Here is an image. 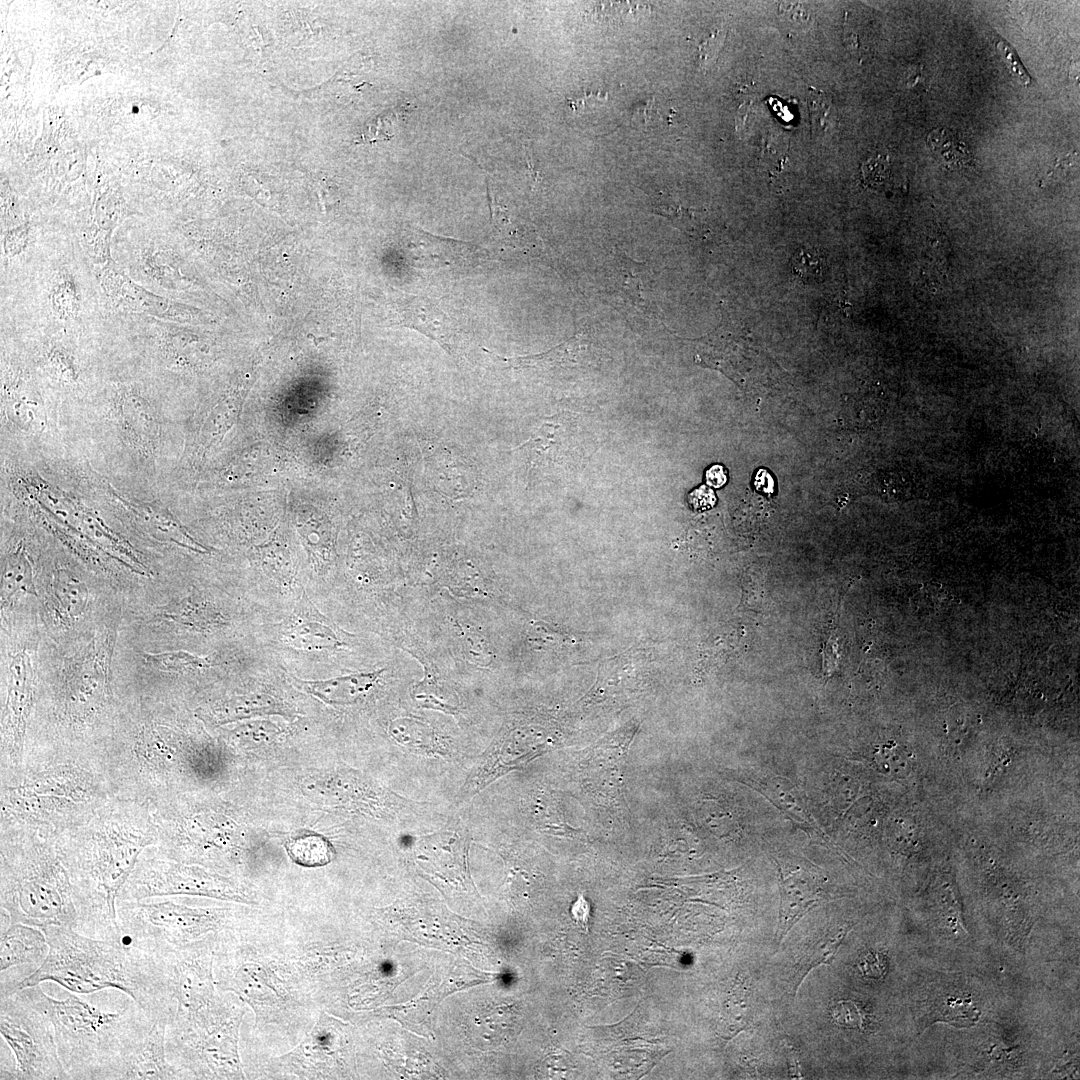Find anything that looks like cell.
Masks as SVG:
<instances>
[{
	"label": "cell",
	"instance_id": "cell-39",
	"mask_svg": "<svg viewBox=\"0 0 1080 1080\" xmlns=\"http://www.w3.org/2000/svg\"><path fill=\"white\" fill-rule=\"evenodd\" d=\"M783 1046L787 1055L789 1074L791 1078H802L800 1064L794 1046L786 1038L783 1040Z\"/></svg>",
	"mask_w": 1080,
	"mask_h": 1080
},
{
	"label": "cell",
	"instance_id": "cell-37",
	"mask_svg": "<svg viewBox=\"0 0 1080 1080\" xmlns=\"http://www.w3.org/2000/svg\"><path fill=\"white\" fill-rule=\"evenodd\" d=\"M26 236V230L9 233L3 244L5 255L9 258L20 255L28 246Z\"/></svg>",
	"mask_w": 1080,
	"mask_h": 1080
},
{
	"label": "cell",
	"instance_id": "cell-26",
	"mask_svg": "<svg viewBox=\"0 0 1080 1080\" xmlns=\"http://www.w3.org/2000/svg\"><path fill=\"white\" fill-rule=\"evenodd\" d=\"M760 791L778 808L787 812L797 821L814 827V820L806 808L797 788L788 779L773 776L763 779L758 784Z\"/></svg>",
	"mask_w": 1080,
	"mask_h": 1080
},
{
	"label": "cell",
	"instance_id": "cell-40",
	"mask_svg": "<svg viewBox=\"0 0 1080 1080\" xmlns=\"http://www.w3.org/2000/svg\"><path fill=\"white\" fill-rule=\"evenodd\" d=\"M706 483L714 488L722 487L727 481V474L721 465H713L705 473Z\"/></svg>",
	"mask_w": 1080,
	"mask_h": 1080
},
{
	"label": "cell",
	"instance_id": "cell-8",
	"mask_svg": "<svg viewBox=\"0 0 1080 1080\" xmlns=\"http://www.w3.org/2000/svg\"><path fill=\"white\" fill-rule=\"evenodd\" d=\"M174 1013L172 1004L143 1008L131 1000L116 1047L94 1080L181 1078L166 1053V1033Z\"/></svg>",
	"mask_w": 1080,
	"mask_h": 1080
},
{
	"label": "cell",
	"instance_id": "cell-7",
	"mask_svg": "<svg viewBox=\"0 0 1080 1080\" xmlns=\"http://www.w3.org/2000/svg\"><path fill=\"white\" fill-rule=\"evenodd\" d=\"M0 1032L13 1056L12 1066L0 1074L2 1080L70 1079L51 1021L22 990L1 995Z\"/></svg>",
	"mask_w": 1080,
	"mask_h": 1080
},
{
	"label": "cell",
	"instance_id": "cell-38",
	"mask_svg": "<svg viewBox=\"0 0 1080 1080\" xmlns=\"http://www.w3.org/2000/svg\"><path fill=\"white\" fill-rule=\"evenodd\" d=\"M715 500L714 492L706 486L695 489L689 495V503L696 510H705L712 507Z\"/></svg>",
	"mask_w": 1080,
	"mask_h": 1080
},
{
	"label": "cell",
	"instance_id": "cell-20",
	"mask_svg": "<svg viewBox=\"0 0 1080 1080\" xmlns=\"http://www.w3.org/2000/svg\"><path fill=\"white\" fill-rule=\"evenodd\" d=\"M284 713V707L266 694H246L222 699L202 709L199 716L213 726H220L255 716Z\"/></svg>",
	"mask_w": 1080,
	"mask_h": 1080
},
{
	"label": "cell",
	"instance_id": "cell-10",
	"mask_svg": "<svg viewBox=\"0 0 1080 1080\" xmlns=\"http://www.w3.org/2000/svg\"><path fill=\"white\" fill-rule=\"evenodd\" d=\"M113 639V632L99 634L67 666L61 696L73 719L91 717L108 702Z\"/></svg>",
	"mask_w": 1080,
	"mask_h": 1080
},
{
	"label": "cell",
	"instance_id": "cell-14",
	"mask_svg": "<svg viewBox=\"0 0 1080 1080\" xmlns=\"http://www.w3.org/2000/svg\"><path fill=\"white\" fill-rule=\"evenodd\" d=\"M407 244L414 267L439 269L473 267L484 259V252L476 245L435 236L419 228H413Z\"/></svg>",
	"mask_w": 1080,
	"mask_h": 1080
},
{
	"label": "cell",
	"instance_id": "cell-28",
	"mask_svg": "<svg viewBox=\"0 0 1080 1080\" xmlns=\"http://www.w3.org/2000/svg\"><path fill=\"white\" fill-rule=\"evenodd\" d=\"M288 851L296 862L306 866L326 864L332 853L329 843L315 834L292 839L288 845Z\"/></svg>",
	"mask_w": 1080,
	"mask_h": 1080
},
{
	"label": "cell",
	"instance_id": "cell-35",
	"mask_svg": "<svg viewBox=\"0 0 1080 1080\" xmlns=\"http://www.w3.org/2000/svg\"><path fill=\"white\" fill-rule=\"evenodd\" d=\"M809 107L811 109L813 125H816L821 129L827 128L832 106L830 101L826 99V96L821 93L812 94L811 99H809Z\"/></svg>",
	"mask_w": 1080,
	"mask_h": 1080
},
{
	"label": "cell",
	"instance_id": "cell-4",
	"mask_svg": "<svg viewBox=\"0 0 1080 1080\" xmlns=\"http://www.w3.org/2000/svg\"><path fill=\"white\" fill-rule=\"evenodd\" d=\"M0 903L10 923L78 931L79 914L56 837L2 830Z\"/></svg>",
	"mask_w": 1080,
	"mask_h": 1080
},
{
	"label": "cell",
	"instance_id": "cell-36",
	"mask_svg": "<svg viewBox=\"0 0 1080 1080\" xmlns=\"http://www.w3.org/2000/svg\"><path fill=\"white\" fill-rule=\"evenodd\" d=\"M998 50L1002 54L1006 61L1007 66L1011 73L1021 82L1023 85L1030 84V77L1022 66L1021 62L1011 50V48L1005 42H999L997 45Z\"/></svg>",
	"mask_w": 1080,
	"mask_h": 1080
},
{
	"label": "cell",
	"instance_id": "cell-34",
	"mask_svg": "<svg viewBox=\"0 0 1080 1080\" xmlns=\"http://www.w3.org/2000/svg\"><path fill=\"white\" fill-rule=\"evenodd\" d=\"M861 974L871 980L882 979L887 970L886 959L883 954L876 951H868L863 954L857 964Z\"/></svg>",
	"mask_w": 1080,
	"mask_h": 1080
},
{
	"label": "cell",
	"instance_id": "cell-30",
	"mask_svg": "<svg viewBox=\"0 0 1080 1080\" xmlns=\"http://www.w3.org/2000/svg\"><path fill=\"white\" fill-rule=\"evenodd\" d=\"M874 758L881 771L886 774L902 777L908 773V756L895 744L881 745L875 752Z\"/></svg>",
	"mask_w": 1080,
	"mask_h": 1080
},
{
	"label": "cell",
	"instance_id": "cell-5",
	"mask_svg": "<svg viewBox=\"0 0 1080 1080\" xmlns=\"http://www.w3.org/2000/svg\"><path fill=\"white\" fill-rule=\"evenodd\" d=\"M51 1021L58 1054L70 1079H92L111 1057L128 1005L103 1010L71 992L64 999L47 995L40 984L21 989Z\"/></svg>",
	"mask_w": 1080,
	"mask_h": 1080
},
{
	"label": "cell",
	"instance_id": "cell-9",
	"mask_svg": "<svg viewBox=\"0 0 1080 1080\" xmlns=\"http://www.w3.org/2000/svg\"><path fill=\"white\" fill-rule=\"evenodd\" d=\"M173 895L238 899L230 880L198 866L164 860L157 855L140 859L124 884L118 901H139Z\"/></svg>",
	"mask_w": 1080,
	"mask_h": 1080
},
{
	"label": "cell",
	"instance_id": "cell-32",
	"mask_svg": "<svg viewBox=\"0 0 1080 1080\" xmlns=\"http://www.w3.org/2000/svg\"><path fill=\"white\" fill-rule=\"evenodd\" d=\"M793 273L799 276L804 282H811L816 280L821 275V259L820 257L810 251L801 249L793 257L792 261Z\"/></svg>",
	"mask_w": 1080,
	"mask_h": 1080
},
{
	"label": "cell",
	"instance_id": "cell-15",
	"mask_svg": "<svg viewBox=\"0 0 1080 1080\" xmlns=\"http://www.w3.org/2000/svg\"><path fill=\"white\" fill-rule=\"evenodd\" d=\"M49 945L43 930L23 924L10 923L1 929L0 972L28 967L32 973L44 962Z\"/></svg>",
	"mask_w": 1080,
	"mask_h": 1080
},
{
	"label": "cell",
	"instance_id": "cell-2",
	"mask_svg": "<svg viewBox=\"0 0 1080 1080\" xmlns=\"http://www.w3.org/2000/svg\"><path fill=\"white\" fill-rule=\"evenodd\" d=\"M43 931L49 945L44 962L0 995L50 981L81 995L118 990L143 1008L172 1004L165 971L156 954L125 941L90 937L69 927L52 925Z\"/></svg>",
	"mask_w": 1080,
	"mask_h": 1080
},
{
	"label": "cell",
	"instance_id": "cell-41",
	"mask_svg": "<svg viewBox=\"0 0 1080 1080\" xmlns=\"http://www.w3.org/2000/svg\"><path fill=\"white\" fill-rule=\"evenodd\" d=\"M755 487L758 491L771 494L774 490V481L766 470H760L755 477Z\"/></svg>",
	"mask_w": 1080,
	"mask_h": 1080
},
{
	"label": "cell",
	"instance_id": "cell-6",
	"mask_svg": "<svg viewBox=\"0 0 1080 1080\" xmlns=\"http://www.w3.org/2000/svg\"><path fill=\"white\" fill-rule=\"evenodd\" d=\"M225 916L223 909L190 907L169 899L117 901L123 940L154 953L208 947L224 928Z\"/></svg>",
	"mask_w": 1080,
	"mask_h": 1080
},
{
	"label": "cell",
	"instance_id": "cell-25",
	"mask_svg": "<svg viewBox=\"0 0 1080 1080\" xmlns=\"http://www.w3.org/2000/svg\"><path fill=\"white\" fill-rule=\"evenodd\" d=\"M6 412L11 421L24 429H42L45 412L37 393L21 379L11 384Z\"/></svg>",
	"mask_w": 1080,
	"mask_h": 1080
},
{
	"label": "cell",
	"instance_id": "cell-13",
	"mask_svg": "<svg viewBox=\"0 0 1080 1080\" xmlns=\"http://www.w3.org/2000/svg\"><path fill=\"white\" fill-rule=\"evenodd\" d=\"M284 643L302 651L336 650L348 645L349 635L322 614L305 593L280 627Z\"/></svg>",
	"mask_w": 1080,
	"mask_h": 1080
},
{
	"label": "cell",
	"instance_id": "cell-31",
	"mask_svg": "<svg viewBox=\"0 0 1080 1080\" xmlns=\"http://www.w3.org/2000/svg\"><path fill=\"white\" fill-rule=\"evenodd\" d=\"M830 1014L833 1022L838 1026L855 1030H863L865 1028L867 1021L866 1012L855 1001L840 1000L836 1002L832 1006Z\"/></svg>",
	"mask_w": 1080,
	"mask_h": 1080
},
{
	"label": "cell",
	"instance_id": "cell-24",
	"mask_svg": "<svg viewBox=\"0 0 1080 1080\" xmlns=\"http://www.w3.org/2000/svg\"><path fill=\"white\" fill-rule=\"evenodd\" d=\"M848 931L849 927L844 926L829 930L802 952L796 962L791 978L794 995H796L804 978L810 971L820 965H830L832 963Z\"/></svg>",
	"mask_w": 1080,
	"mask_h": 1080
},
{
	"label": "cell",
	"instance_id": "cell-21",
	"mask_svg": "<svg viewBox=\"0 0 1080 1080\" xmlns=\"http://www.w3.org/2000/svg\"><path fill=\"white\" fill-rule=\"evenodd\" d=\"M52 605L63 621H75L83 614L88 602L85 584L70 570H55L51 583Z\"/></svg>",
	"mask_w": 1080,
	"mask_h": 1080
},
{
	"label": "cell",
	"instance_id": "cell-17",
	"mask_svg": "<svg viewBox=\"0 0 1080 1080\" xmlns=\"http://www.w3.org/2000/svg\"><path fill=\"white\" fill-rule=\"evenodd\" d=\"M401 318L405 326L436 341L446 350L455 347V324L436 301L425 296L405 295Z\"/></svg>",
	"mask_w": 1080,
	"mask_h": 1080
},
{
	"label": "cell",
	"instance_id": "cell-29",
	"mask_svg": "<svg viewBox=\"0 0 1080 1080\" xmlns=\"http://www.w3.org/2000/svg\"><path fill=\"white\" fill-rule=\"evenodd\" d=\"M280 733L279 727L268 720L248 721L236 726L231 739L244 747H260L270 743Z\"/></svg>",
	"mask_w": 1080,
	"mask_h": 1080
},
{
	"label": "cell",
	"instance_id": "cell-18",
	"mask_svg": "<svg viewBox=\"0 0 1080 1080\" xmlns=\"http://www.w3.org/2000/svg\"><path fill=\"white\" fill-rule=\"evenodd\" d=\"M382 670L342 675L323 680L292 676L295 685L329 705H349L363 698L376 684Z\"/></svg>",
	"mask_w": 1080,
	"mask_h": 1080
},
{
	"label": "cell",
	"instance_id": "cell-11",
	"mask_svg": "<svg viewBox=\"0 0 1080 1080\" xmlns=\"http://www.w3.org/2000/svg\"><path fill=\"white\" fill-rule=\"evenodd\" d=\"M33 694L34 669L31 658L25 651L18 652L9 665L2 728V759L13 771L23 763Z\"/></svg>",
	"mask_w": 1080,
	"mask_h": 1080
},
{
	"label": "cell",
	"instance_id": "cell-33",
	"mask_svg": "<svg viewBox=\"0 0 1080 1080\" xmlns=\"http://www.w3.org/2000/svg\"><path fill=\"white\" fill-rule=\"evenodd\" d=\"M725 37L726 31L717 29L699 44L698 61L699 66L702 69H707L715 63L723 46Z\"/></svg>",
	"mask_w": 1080,
	"mask_h": 1080
},
{
	"label": "cell",
	"instance_id": "cell-27",
	"mask_svg": "<svg viewBox=\"0 0 1080 1080\" xmlns=\"http://www.w3.org/2000/svg\"><path fill=\"white\" fill-rule=\"evenodd\" d=\"M144 661L153 669L174 673L201 671L212 665L207 657L184 650L146 653Z\"/></svg>",
	"mask_w": 1080,
	"mask_h": 1080
},
{
	"label": "cell",
	"instance_id": "cell-1",
	"mask_svg": "<svg viewBox=\"0 0 1080 1080\" xmlns=\"http://www.w3.org/2000/svg\"><path fill=\"white\" fill-rule=\"evenodd\" d=\"M56 841L75 893L78 932L123 941L119 894L143 851L157 843L149 801L116 795Z\"/></svg>",
	"mask_w": 1080,
	"mask_h": 1080
},
{
	"label": "cell",
	"instance_id": "cell-23",
	"mask_svg": "<svg viewBox=\"0 0 1080 1080\" xmlns=\"http://www.w3.org/2000/svg\"><path fill=\"white\" fill-rule=\"evenodd\" d=\"M23 595H37L33 569L24 548L6 555L1 569V603L7 605Z\"/></svg>",
	"mask_w": 1080,
	"mask_h": 1080
},
{
	"label": "cell",
	"instance_id": "cell-16",
	"mask_svg": "<svg viewBox=\"0 0 1080 1080\" xmlns=\"http://www.w3.org/2000/svg\"><path fill=\"white\" fill-rule=\"evenodd\" d=\"M111 493L132 514L140 527L156 540L175 543L197 553H208L207 548L192 538L174 516L157 502L128 500L113 489Z\"/></svg>",
	"mask_w": 1080,
	"mask_h": 1080
},
{
	"label": "cell",
	"instance_id": "cell-12",
	"mask_svg": "<svg viewBox=\"0 0 1080 1080\" xmlns=\"http://www.w3.org/2000/svg\"><path fill=\"white\" fill-rule=\"evenodd\" d=\"M779 873L780 906L776 932L777 946L790 929L824 899L820 875L801 865L781 863L774 858Z\"/></svg>",
	"mask_w": 1080,
	"mask_h": 1080
},
{
	"label": "cell",
	"instance_id": "cell-19",
	"mask_svg": "<svg viewBox=\"0 0 1080 1080\" xmlns=\"http://www.w3.org/2000/svg\"><path fill=\"white\" fill-rule=\"evenodd\" d=\"M122 428L134 447L146 456L157 447L158 422L152 406L134 392H124L120 399Z\"/></svg>",
	"mask_w": 1080,
	"mask_h": 1080
},
{
	"label": "cell",
	"instance_id": "cell-3",
	"mask_svg": "<svg viewBox=\"0 0 1080 1080\" xmlns=\"http://www.w3.org/2000/svg\"><path fill=\"white\" fill-rule=\"evenodd\" d=\"M106 770L78 755L20 767L2 781V830L58 836L87 821L116 796Z\"/></svg>",
	"mask_w": 1080,
	"mask_h": 1080
},
{
	"label": "cell",
	"instance_id": "cell-22",
	"mask_svg": "<svg viewBox=\"0 0 1080 1080\" xmlns=\"http://www.w3.org/2000/svg\"><path fill=\"white\" fill-rule=\"evenodd\" d=\"M48 301L54 318L63 323H76L81 317L83 298L76 276L66 267L50 280Z\"/></svg>",
	"mask_w": 1080,
	"mask_h": 1080
}]
</instances>
